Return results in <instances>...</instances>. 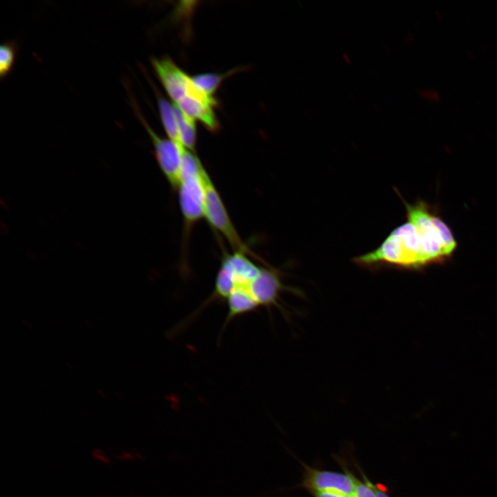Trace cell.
I'll use <instances>...</instances> for the list:
<instances>
[{"mask_svg":"<svg viewBox=\"0 0 497 497\" xmlns=\"http://www.w3.org/2000/svg\"><path fill=\"white\" fill-rule=\"evenodd\" d=\"M364 266L391 265L417 269L442 261L434 235L409 220L396 228L375 250L354 259Z\"/></svg>","mask_w":497,"mask_h":497,"instance_id":"6da1fadb","label":"cell"},{"mask_svg":"<svg viewBox=\"0 0 497 497\" xmlns=\"http://www.w3.org/2000/svg\"><path fill=\"white\" fill-rule=\"evenodd\" d=\"M201 179L204 193V218L227 240L234 251H241L266 264L242 240L211 178L204 167Z\"/></svg>","mask_w":497,"mask_h":497,"instance_id":"7a4b0ae2","label":"cell"},{"mask_svg":"<svg viewBox=\"0 0 497 497\" xmlns=\"http://www.w3.org/2000/svg\"><path fill=\"white\" fill-rule=\"evenodd\" d=\"M152 66L173 104L179 108L199 101L213 100L200 90L188 76L170 58H153Z\"/></svg>","mask_w":497,"mask_h":497,"instance_id":"3957f363","label":"cell"},{"mask_svg":"<svg viewBox=\"0 0 497 497\" xmlns=\"http://www.w3.org/2000/svg\"><path fill=\"white\" fill-rule=\"evenodd\" d=\"M137 115L150 137L155 157L162 173L172 188L177 191L181 182L183 153L186 148L169 138L159 137L138 112Z\"/></svg>","mask_w":497,"mask_h":497,"instance_id":"277c9868","label":"cell"},{"mask_svg":"<svg viewBox=\"0 0 497 497\" xmlns=\"http://www.w3.org/2000/svg\"><path fill=\"white\" fill-rule=\"evenodd\" d=\"M202 169L197 175L183 177L177 188L184 221V244L188 242L193 226L204 218V193L201 179Z\"/></svg>","mask_w":497,"mask_h":497,"instance_id":"5b68a950","label":"cell"},{"mask_svg":"<svg viewBox=\"0 0 497 497\" xmlns=\"http://www.w3.org/2000/svg\"><path fill=\"white\" fill-rule=\"evenodd\" d=\"M303 480L299 487L311 492L331 491L353 496L356 477L346 467L344 473L318 469L301 462Z\"/></svg>","mask_w":497,"mask_h":497,"instance_id":"8992f818","label":"cell"},{"mask_svg":"<svg viewBox=\"0 0 497 497\" xmlns=\"http://www.w3.org/2000/svg\"><path fill=\"white\" fill-rule=\"evenodd\" d=\"M260 306L278 305L280 295L283 291H291L282 280V273L275 268L262 266L259 274L246 288Z\"/></svg>","mask_w":497,"mask_h":497,"instance_id":"52a82bcc","label":"cell"},{"mask_svg":"<svg viewBox=\"0 0 497 497\" xmlns=\"http://www.w3.org/2000/svg\"><path fill=\"white\" fill-rule=\"evenodd\" d=\"M248 256L241 251L225 253L222 256L221 264L230 271L235 289L246 288L261 270L262 266L256 265Z\"/></svg>","mask_w":497,"mask_h":497,"instance_id":"ba28073f","label":"cell"},{"mask_svg":"<svg viewBox=\"0 0 497 497\" xmlns=\"http://www.w3.org/2000/svg\"><path fill=\"white\" fill-rule=\"evenodd\" d=\"M228 308L225 325L233 318L260 307L246 288H236L226 300Z\"/></svg>","mask_w":497,"mask_h":497,"instance_id":"9c48e42d","label":"cell"},{"mask_svg":"<svg viewBox=\"0 0 497 497\" xmlns=\"http://www.w3.org/2000/svg\"><path fill=\"white\" fill-rule=\"evenodd\" d=\"M180 144L186 149L195 153L197 131L195 120L186 115L173 104Z\"/></svg>","mask_w":497,"mask_h":497,"instance_id":"30bf717a","label":"cell"},{"mask_svg":"<svg viewBox=\"0 0 497 497\" xmlns=\"http://www.w3.org/2000/svg\"><path fill=\"white\" fill-rule=\"evenodd\" d=\"M157 104L162 123L168 138L181 144L173 104L161 97H158Z\"/></svg>","mask_w":497,"mask_h":497,"instance_id":"8fae6325","label":"cell"},{"mask_svg":"<svg viewBox=\"0 0 497 497\" xmlns=\"http://www.w3.org/2000/svg\"><path fill=\"white\" fill-rule=\"evenodd\" d=\"M232 73L233 71L224 74L206 72L197 74L192 76L191 78L200 90L209 97L214 98L213 95L221 85L222 81Z\"/></svg>","mask_w":497,"mask_h":497,"instance_id":"7c38bea8","label":"cell"},{"mask_svg":"<svg viewBox=\"0 0 497 497\" xmlns=\"http://www.w3.org/2000/svg\"><path fill=\"white\" fill-rule=\"evenodd\" d=\"M431 220L442 240L445 253L448 257L456 249V242L449 228L439 217L431 214Z\"/></svg>","mask_w":497,"mask_h":497,"instance_id":"4fadbf2b","label":"cell"},{"mask_svg":"<svg viewBox=\"0 0 497 497\" xmlns=\"http://www.w3.org/2000/svg\"><path fill=\"white\" fill-rule=\"evenodd\" d=\"M16 51L11 43H3L0 48V77L4 78L11 71L15 61Z\"/></svg>","mask_w":497,"mask_h":497,"instance_id":"5bb4252c","label":"cell"},{"mask_svg":"<svg viewBox=\"0 0 497 497\" xmlns=\"http://www.w3.org/2000/svg\"><path fill=\"white\" fill-rule=\"evenodd\" d=\"M360 473L363 480H360L356 478L353 496L377 497L376 491L374 488V483L369 480L362 470H360Z\"/></svg>","mask_w":497,"mask_h":497,"instance_id":"9a60e30c","label":"cell"},{"mask_svg":"<svg viewBox=\"0 0 497 497\" xmlns=\"http://www.w3.org/2000/svg\"><path fill=\"white\" fill-rule=\"evenodd\" d=\"M419 95L430 102H438L441 99L440 92L435 88H425L418 90Z\"/></svg>","mask_w":497,"mask_h":497,"instance_id":"2e32d148","label":"cell"},{"mask_svg":"<svg viewBox=\"0 0 497 497\" xmlns=\"http://www.w3.org/2000/svg\"><path fill=\"white\" fill-rule=\"evenodd\" d=\"M311 494L313 497H353L351 495L331 491L311 492Z\"/></svg>","mask_w":497,"mask_h":497,"instance_id":"e0dca14e","label":"cell"},{"mask_svg":"<svg viewBox=\"0 0 497 497\" xmlns=\"http://www.w3.org/2000/svg\"><path fill=\"white\" fill-rule=\"evenodd\" d=\"M374 488L376 491L377 497H390L386 489L380 484H374Z\"/></svg>","mask_w":497,"mask_h":497,"instance_id":"ac0fdd59","label":"cell"},{"mask_svg":"<svg viewBox=\"0 0 497 497\" xmlns=\"http://www.w3.org/2000/svg\"><path fill=\"white\" fill-rule=\"evenodd\" d=\"M94 455H95V456L96 458H97L98 459H100V460H103V461H105V462H108V460H107V459H106L107 458L106 457V456H104V454H103V452H101V451L95 450V452H94Z\"/></svg>","mask_w":497,"mask_h":497,"instance_id":"d6986e66","label":"cell"}]
</instances>
